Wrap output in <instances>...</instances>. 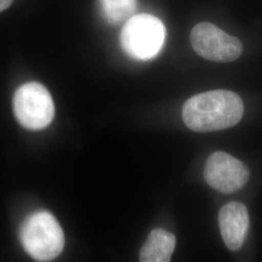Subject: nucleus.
<instances>
[{
    "mask_svg": "<svg viewBox=\"0 0 262 262\" xmlns=\"http://www.w3.org/2000/svg\"><path fill=\"white\" fill-rule=\"evenodd\" d=\"M25 250L34 259L50 261L57 257L64 247V233L56 217L46 211L29 215L20 230Z\"/></svg>",
    "mask_w": 262,
    "mask_h": 262,
    "instance_id": "nucleus-2",
    "label": "nucleus"
},
{
    "mask_svg": "<svg viewBox=\"0 0 262 262\" xmlns=\"http://www.w3.org/2000/svg\"><path fill=\"white\" fill-rule=\"evenodd\" d=\"M219 225L225 246L230 251H238L247 237L250 217L248 209L240 202H230L222 207Z\"/></svg>",
    "mask_w": 262,
    "mask_h": 262,
    "instance_id": "nucleus-7",
    "label": "nucleus"
},
{
    "mask_svg": "<svg viewBox=\"0 0 262 262\" xmlns=\"http://www.w3.org/2000/svg\"><path fill=\"white\" fill-rule=\"evenodd\" d=\"M175 236L162 228L151 230L143 247L139 259L142 262H168L175 250Z\"/></svg>",
    "mask_w": 262,
    "mask_h": 262,
    "instance_id": "nucleus-8",
    "label": "nucleus"
},
{
    "mask_svg": "<svg viewBox=\"0 0 262 262\" xmlns=\"http://www.w3.org/2000/svg\"><path fill=\"white\" fill-rule=\"evenodd\" d=\"M204 178L215 190L230 194L243 188L250 171L241 160L225 151H215L207 159Z\"/></svg>",
    "mask_w": 262,
    "mask_h": 262,
    "instance_id": "nucleus-6",
    "label": "nucleus"
},
{
    "mask_svg": "<svg viewBox=\"0 0 262 262\" xmlns=\"http://www.w3.org/2000/svg\"><path fill=\"white\" fill-rule=\"evenodd\" d=\"M165 40V28L160 19L149 14L132 16L121 33V44L128 56L147 60L157 56Z\"/></svg>",
    "mask_w": 262,
    "mask_h": 262,
    "instance_id": "nucleus-3",
    "label": "nucleus"
},
{
    "mask_svg": "<svg viewBox=\"0 0 262 262\" xmlns=\"http://www.w3.org/2000/svg\"><path fill=\"white\" fill-rule=\"evenodd\" d=\"M14 112L19 123L28 129L40 130L53 121L55 105L52 95L43 84L28 83L17 90Z\"/></svg>",
    "mask_w": 262,
    "mask_h": 262,
    "instance_id": "nucleus-4",
    "label": "nucleus"
},
{
    "mask_svg": "<svg viewBox=\"0 0 262 262\" xmlns=\"http://www.w3.org/2000/svg\"><path fill=\"white\" fill-rule=\"evenodd\" d=\"M99 5L106 20L118 25L130 19L137 7V0H99Z\"/></svg>",
    "mask_w": 262,
    "mask_h": 262,
    "instance_id": "nucleus-9",
    "label": "nucleus"
},
{
    "mask_svg": "<svg viewBox=\"0 0 262 262\" xmlns=\"http://www.w3.org/2000/svg\"><path fill=\"white\" fill-rule=\"evenodd\" d=\"M244 104L238 94L216 90L190 97L183 107V120L190 130H224L241 121Z\"/></svg>",
    "mask_w": 262,
    "mask_h": 262,
    "instance_id": "nucleus-1",
    "label": "nucleus"
},
{
    "mask_svg": "<svg viewBox=\"0 0 262 262\" xmlns=\"http://www.w3.org/2000/svg\"><path fill=\"white\" fill-rule=\"evenodd\" d=\"M14 0H0V12L7 9Z\"/></svg>",
    "mask_w": 262,
    "mask_h": 262,
    "instance_id": "nucleus-10",
    "label": "nucleus"
},
{
    "mask_svg": "<svg viewBox=\"0 0 262 262\" xmlns=\"http://www.w3.org/2000/svg\"><path fill=\"white\" fill-rule=\"evenodd\" d=\"M190 42L199 56L217 62L234 61L243 51L237 38L209 23L198 24L192 28Z\"/></svg>",
    "mask_w": 262,
    "mask_h": 262,
    "instance_id": "nucleus-5",
    "label": "nucleus"
}]
</instances>
